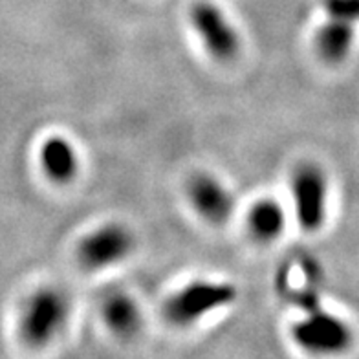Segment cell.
Returning <instances> with one entry per match:
<instances>
[{"label": "cell", "mask_w": 359, "mask_h": 359, "mask_svg": "<svg viewBox=\"0 0 359 359\" xmlns=\"http://www.w3.org/2000/svg\"><path fill=\"white\" fill-rule=\"evenodd\" d=\"M68 319V301L61 292L44 288L28 299L20 316V336L29 346H44L55 339Z\"/></svg>", "instance_id": "6da1fadb"}, {"label": "cell", "mask_w": 359, "mask_h": 359, "mask_svg": "<svg viewBox=\"0 0 359 359\" xmlns=\"http://www.w3.org/2000/svg\"><path fill=\"white\" fill-rule=\"evenodd\" d=\"M235 297L236 290L231 284L193 283L169 299L165 316L175 325H191L209 312L231 304Z\"/></svg>", "instance_id": "7a4b0ae2"}, {"label": "cell", "mask_w": 359, "mask_h": 359, "mask_svg": "<svg viewBox=\"0 0 359 359\" xmlns=\"http://www.w3.org/2000/svg\"><path fill=\"white\" fill-rule=\"evenodd\" d=\"M293 339L299 346L316 354H337L352 343V332L345 323L317 306L308 312L306 319L293 326Z\"/></svg>", "instance_id": "3957f363"}, {"label": "cell", "mask_w": 359, "mask_h": 359, "mask_svg": "<svg viewBox=\"0 0 359 359\" xmlns=\"http://www.w3.org/2000/svg\"><path fill=\"white\" fill-rule=\"evenodd\" d=\"M295 215L303 229L317 231L326 217V178L313 165L299 167L293 176Z\"/></svg>", "instance_id": "277c9868"}, {"label": "cell", "mask_w": 359, "mask_h": 359, "mask_svg": "<svg viewBox=\"0 0 359 359\" xmlns=\"http://www.w3.org/2000/svg\"><path fill=\"white\" fill-rule=\"evenodd\" d=\"M133 244L134 238L128 229L110 224L85 236L79 244L77 257L85 268L101 269L123 260L133 250Z\"/></svg>", "instance_id": "5b68a950"}, {"label": "cell", "mask_w": 359, "mask_h": 359, "mask_svg": "<svg viewBox=\"0 0 359 359\" xmlns=\"http://www.w3.org/2000/svg\"><path fill=\"white\" fill-rule=\"evenodd\" d=\"M196 34L203 41L209 53L218 61H231L241 50V41L231 22L224 17L217 6L209 2H200L191 13Z\"/></svg>", "instance_id": "8992f818"}, {"label": "cell", "mask_w": 359, "mask_h": 359, "mask_svg": "<svg viewBox=\"0 0 359 359\" xmlns=\"http://www.w3.org/2000/svg\"><path fill=\"white\" fill-rule=\"evenodd\" d=\"M189 198L194 209L209 222H224L233 211V198L218 180L200 175L189 185Z\"/></svg>", "instance_id": "52a82bcc"}, {"label": "cell", "mask_w": 359, "mask_h": 359, "mask_svg": "<svg viewBox=\"0 0 359 359\" xmlns=\"http://www.w3.org/2000/svg\"><path fill=\"white\" fill-rule=\"evenodd\" d=\"M41 163L44 172L57 184L70 182L77 175V167H79L76 149L61 136L48 137L44 142L41 149Z\"/></svg>", "instance_id": "ba28073f"}, {"label": "cell", "mask_w": 359, "mask_h": 359, "mask_svg": "<svg viewBox=\"0 0 359 359\" xmlns=\"http://www.w3.org/2000/svg\"><path fill=\"white\" fill-rule=\"evenodd\" d=\"M354 43V24L330 19L317 32V53L326 62H341L348 55Z\"/></svg>", "instance_id": "9c48e42d"}, {"label": "cell", "mask_w": 359, "mask_h": 359, "mask_svg": "<svg viewBox=\"0 0 359 359\" xmlns=\"http://www.w3.org/2000/svg\"><path fill=\"white\" fill-rule=\"evenodd\" d=\"M248 224H250L251 235L255 236L257 241H275L284 231V226H286L284 209L275 200H260L251 208Z\"/></svg>", "instance_id": "30bf717a"}, {"label": "cell", "mask_w": 359, "mask_h": 359, "mask_svg": "<svg viewBox=\"0 0 359 359\" xmlns=\"http://www.w3.org/2000/svg\"><path fill=\"white\" fill-rule=\"evenodd\" d=\"M103 316L110 330L118 336H133L142 323V316H140L136 303L123 293H116L104 303Z\"/></svg>", "instance_id": "8fae6325"}, {"label": "cell", "mask_w": 359, "mask_h": 359, "mask_svg": "<svg viewBox=\"0 0 359 359\" xmlns=\"http://www.w3.org/2000/svg\"><path fill=\"white\" fill-rule=\"evenodd\" d=\"M325 10L330 19L355 24L359 20V0H326Z\"/></svg>", "instance_id": "7c38bea8"}]
</instances>
